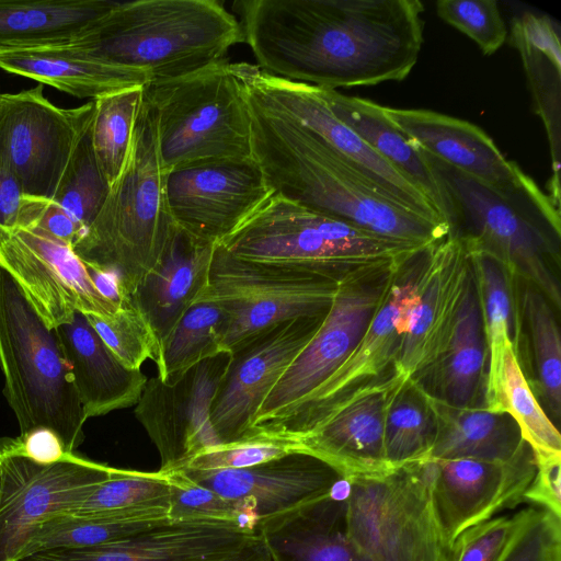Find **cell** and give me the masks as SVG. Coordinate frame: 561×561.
<instances>
[{"mask_svg":"<svg viewBox=\"0 0 561 561\" xmlns=\"http://www.w3.org/2000/svg\"><path fill=\"white\" fill-rule=\"evenodd\" d=\"M233 8L262 71L321 89L401 81L422 49L419 0H239Z\"/></svg>","mask_w":561,"mask_h":561,"instance_id":"1","label":"cell"},{"mask_svg":"<svg viewBox=\"0 0 561 561\" xmlns=\"http://www.w3.org/2000/svg\"><path fill=\"white\" fill-rule=\"evenodd\" d=\"M248 96V95H247ZM252 156L274 194L383 238L428 247L450 232L394 201L329 145L248 96Z\"/></svg>","mask_w":561,"mask_h":561,"instance_id":"2","label":"cell"},{"mask_svg":"<svg viewBox=\"0 0 561 561\" xmlns=\"http://www.w3.org/2000/svg\"><path fill=\"white\" fill-rule=\"evenodd\" d=\"M423 153L442 190L449 233L497 259L560 310V207L525 173L496 188Z\"/></svg>","mask_w":561,"mask_h":561,"instance_id":"3","label":"cell"},{"mask_svg":"<svg viewBox=\"0 0 561 561\" xmlns=\"http://www.w3.org/2000/svg\"><path fill=\"white\" fill-rule=\"evenodd\" d=\"M239 43L241 23L217 0H136L118 2L68 44L154 81L218 62Z\"/></svg>","mask_w":561,"mask_h":561,"instance_id":"4","label":"cell"},{"mask_svg":"<svg viewBox=\"0 0 561 561\" xmlns=\"http://www.w3.org/2000/svg\"><path fill=\"white\" fill-rule=\"evenodd\" d=\"M172 226L154 118L144 92L124 169L72 249L88 265L114 275L119 296L133 295L157 265Z\"/></svg>","mask_w":561,"mask_h":561,"instance_id":"5","label":"cell"},{"mask_svg":"<svg viewBox=\"0 0 561 561\" xmlns=\"http://www.w3.org/2000/svg\"><path fill=\"white\" fill-rule=\"evenodd\" d=\"M0 366L21 434L49 428L73 454L87 420L57 330L0 264Z\"/></svg>","mask_w":561,"mask_h":561,"instance_id":"6","label":"cell"},{"mask_svg":"<svg viewBox=\"0 0 561 561\" xmlns=\"http://www.w3.org/2000/svg\"><path fill=\"white\" fill-rule=\"evenodd\" d=\"M218 244L245 261L336 279L358 267L405 260L424 249L371 233L277 194Z\"/></svg>","mask_w":561,"mask_h":561,"instance_id":"7","label":"cell"},{"mask_svg":"<svg viewBox=\"0 0 561 561\" xmlns=\"http://www.w3.org/2000/svg\"><path fill=\"white\" fill-rule=\"evenodd\" d=\"M145 99L153 114L164 171L198 160L253 157L250 104L227 59L150 81Z\"/></svg>","mask_w":561,"mask_h":561,"instance_id":"8","label":"cell"},{"mask_svg":"<svg viewBox=\"0 0 561 561\" xmlns=\"http://www.w3.org/2000/svg\"><path fill=\"white\" fill-rule=\"evenodd\" d=\"M434 461L346 479V529L358 561H453L432 494Z\"/></svg>","mask_w":561,"mask_h":561,"instance_id":"9","label":"cell"},{"mask_svg":"<svg viewBox=\"0 0 561 561\" xmlns=\"http://www.w3.org/2000/svg\"><path fill=\"white\" fill-rule=\"evenodd\" d=\"M340 279L245 261L216 244L208 284L199 299L215 301L225 312L220 348L232 353L283 322L327 314Z\"/></svg>","mask_w":561,"mask_h":561,"instance_id":"10","label":"cell"},{"mask_svg":"<svg viewBox=\"0 0 561 561\" xmlns=\"http://www.w3.org/2000/svg\"><path fill=\"white\" fill-rule=\"evenodd\" d=\"M405 260L358 267L342 276L323 322L260 405L249 435H270L340 368Z\"/></svg>","mask_w":561,"mask_h":561,"instance_id":"11","label":"cell"},{"mask_svg":"<svg viewBox=\"0 0 561 561\" xmlns=\"http://www.w3.org/2000/svg\"><path fill=\"white\" fill-rule=\"evenodd\" d=\"M431 245L415 252L398 267L382 302L351 355L268 436L298 440L356 389L393 370Z\"/></svg>","mask_w":561,"mask_h":561,"instance_id":"12","label":"cell"},{"mask_svg":"<svg viewBox=\"0 0 561 561\" xmlns=\"http://www.w3.org/2000/svg\"><path fill=\"white\" fill-rule=\"evenodd\" d=\"M94 102L75 108L50 103L43 84L0 94V156L27 196L53 199L70 156L91 124Z\"/></svg>","mask_w":561,"mask_h":561,"instance_id":"13","label":"cell"},{"mask_svg":"<svg viewBox=\"0 0 561 561\" xmlns=\"http://www.w3.org/2000/svg\"><path fill=\"white\" fill-rule=\"evenodd\" d=\"M232 67L249 98L311 131L398 203L447 224L422 192L333 114L320 88L271 76L248 62Z\"/></svg>","mask_w":561,"mask_h":561,"instance_id":"14","label":"cell"},{"mask_svg":"<svg viewBox=\"0 0 561 561\" xmlns=\"http://www.w3.org/2000/svg\"><path fill=\"white\" fill-rule=\"evenodd\" d=\"M164 194L172 221L203 241L218 244L273 195L251 158L198 160L164 171Z\"/></svg>","mask_w":561,"mask_h":561,"instance_id":"15","label":"cell"},{"mask_svg":"<svg viewBox=\"0 0 561 561\" xmlns=\"http://www.w3.org/2000/svg\"><path fill=\"white\" fill-rule=\"evenodd\" d=\"M0 264L51 329L68 322L75 312L111 317L118 309L119 302L96 288L89 265L72 245L35 225L0 237Z\"/></svg>","mask_w":561,"mask_h":561,"instance_id":"16","label":"cell"},{"mask_svg":"<svg viewBox=\"0 0 561 561\" xmlns=\"http://www.w3.org/2000/svg\"><path fill=\"white\" fill-rule=\"evenodd\" d=\"M113 470L77 454L39 465L23 457L0 459V561L19 559L47 520L66 514Z\"/></svg>","mask_w":561,"mask_h":561,"instance_id":"17","label":"cell"},{"mask_svg":"<svg viewBox=\"0 0 561 561\" xmlns=\"http://www.w3.org/2000/svg\"><path fill=\"white\" fill-rule=\"evenodd\" d=\"M181 471L233 503L260 535L331 494L344 480L329 463L304 451L242 469Z\"/></svg>","mask_w":561,"mask_h":561,"instance_id":"18","label":"cell"},{"mask_svg":"<svg viewBox=\"0 0 561 561\" xmlns=\"http://www.w3.org/2000/svg\"><path fill=\"white\" fill-rule=\"evenodd\" d=\"M230 359L231 353L222 351L173 382L158 376L147 380L135 416L159 453V470H175L197 453L220 444L210 411Z\"/></svg>","mask_w":561,"mask_h":561,"instance_id":"19","label":"cell"},{"mask_svg":"<svg viewBox=\"0 0 561 561\" xmlns=\"http://www.w3.org/2000/svg\"><path fill=\"white\" fill-rule=\"evenodd\" d=\"M325 316L288 320L231 353L210 411L211 426L220 444L250 434L260 405Z\"/></svg>","mask_w":561,"mask_h":561,"instance_id":"20","label":"cell"},{"mask_svg":"<svg viewBox=\"0 0 561 561\" xmlns=\"http://www.w3.org/2000/svg\"><path fill=\"white\" fill-rule=\"evenodd\" d=\"M433 461V501L453 545L468 528L524 503V494L537 470L535 453L526 442L507 461L471 458Z\"/></svg>","mask_w":561,"mask_h":561,"instance_id":"21","label":"cell"},{"mask_svg":"<svg viewBox=\"0 0 561 561\" xmlns=\"http://www.w3.org/2000/svg\"><path fill=\"white\" fill-rule=\"evenodd\" d=\"M471 277L469 255L460 238L449 233L428 248L393 366L398 375L413 379L439 356L451 336Z\"/></svg>","mask_w":561,"mask_h":561,"instance_id":"22","label":"cell"},{"mask_svg":"<svg viewBox=\"0 0 561 561\" xmlns=\"http://www.w3.org/2000/svg\"><path fill=\"white\" fill-rule=\"evenodd\" d=\"M408 378L394 369L339 403L298 442L302 450L337 470L344 479L386 472L383 426L396 391Z\"/></svg>","mask_w":561,"mask_h":561,"instance_id":"23","label":"cell"},{"mask_svg":"<svg viewBox=\"0 0 561 561\" xmlns=\"http://www.w3.org/2000/svg\"><path fill=\"white\" fill-rule=\"evenodd\" d=\"M259 535L232 522L174 520L108 543L43 550L15 561H215Z\"/></svg>","mask_w":561,"mask_h":561,"instance_id":"24","label":"cell"},{"mask_svg":"<svg viewBox=\"0 0 561 561\" xmlns=\"http://www.w3.org/2000/svg\"><path fill=\"white\" fill-rule=\"evenodd\" d=\"M383 110L415 147L472 179L506 188L524 173L505 159L481 128L469 122L428 110Z\"/></svg>","mask_w":561,"mask_h":561,"instance_id":"25","label":"cell"},{"mask_svg":"<svg viewBox=\"0 0 561 561\" xmlns=\"http://www.w3.org/2000/svg\"><path fill=\"white\" fill-rule=\"evenodd\" d=\"M215 247L173 222L157 265L130 295L148 320L159 345L204 294Z\"/></svg>","mask_w":561,"mask_h":561,"instance_id":"26","label":"cell"},{"mask_svg":"<svg viewBox=\"0 0 561 561\" xmlns=\"http://www.w3.org/2000/svg\"><path fill=\"white\" fill-rule=\"evenodd\" d=\"M56 330L87 419L137 404L147 376L124 366L84 313L75 312Z\"/></svg>","mask_w":561,"mask_h":561,"instance_id":"27","label":"cell"},{"mask_svg":"<svg viewBox=\"0 0 561 561\" xmlns=\"http://www.w3.org/2000/svg\"><path fill=\"white\" fill-rule=\"evenodd\" d=\"M486 364L483 321L472 276L447 345L411 380L425 394L447 404L483 407Z\"/></svg>","mask_w":561,"mask_h":561,"instance_id":"28","label":"cell"},{"mask_svg":"<svg viewBox=\"0 0 561 561\" xmlns=\"http://www.w3.org/2000/svg\"><path fill=\"white\" fill-rule=\"evenodd\" d=\"M0 68L92 101L151 81L140 70L94 59L68 43L0 50Z\"/></svg>","mask_w":561,"mask_h":561,"instance_id":"29","label":"cell"},{"mask_svg":"<svg viewBox=\"0 0 561 561\" xmlns=\"http://www.w3.org/2000/svg\"><path fill=\"white\" fill-rule=\"evenodd\" d=\"M320 92L333 114L422 192L445 219L442 190L425 154L386 115L383 106L336 90L320 88Z\"/></svg>","mask_w":561,"mask_h":561,"instance_id":"30","label":"cell"},{"mask_svg":"<svg viewBox=\"0 0 561 561\" xmlns=\"http://www.w3.org/2000/svg\"><path fill=\"white\" fill-rule=\"evenodd\" d=\"M425 396L435 420L430 458L507 461L525 443L519 426L507 413L455 407Z\"/></svg>","mask_w":561,"mask_h":561,"instance_id":"31","label":"cell"},{"mask_svg":"<svg viewBox=\"0 0 561 561\" xmlns=\"http://www.w3.org/2000/svg\"><path fill=\"white\" fill-rule=\"evenodd\" d=\"M346 479L331 494L261 535L275 561H358L346 529Z\"/></svg>","mask_w":561,"mask_h":561,"instance_id":"32","label":"cell"},{"mask_svg":"<svg viewBox=\"0 0 561 561\" xmlns=\"http://www.w3.org/2000/svg\"><path fill=\"white\" fill-rule=\"evenodd\" d=\"M511 42L518 49L538 115L546 124L551 148L553 176L549 195L560 199V70L559 33L547 16L524 13L512 24Z\"/></svg>","mask_w":561,"mask_h":561,"instance_id":"33","label":"cell"},{"mask_svg":"<svg viewBox=\"0 0 561 561\" xmlns=\"http://www.w3.org/2000/svg\"><path fill=\"white\" fill-rule=\"evenodd\" d=\"M117 3L111 0H0V50L69 43Z\"/></svg>","mask_w":561,"mask_h":561,"instance_id":"34","label":"cell"},{"mask_svg":"<svg viewBox=\"0 0 561 561\" xmlns=\"http://www.w3.org/2000/svg\"><path fill=\"white\" fill-rule=\"evenodd\" d=\"M483 408L511 415L536 456L561 455L559 430L531 389L511 341L488 360Z\"/></svg>","mask_w":561,"mask_h":561,"instance_id":"35","label":"cell"},{"mask_svg":"<svg viewBox=\"0 0 561 561\" xmlns=\"http://www.w3.org/2000/svg\"><path fill=\"white\" fill-rule=\"evenodd\" d=\"M171 522L174 520L171 518L169 506L147 507L103 516L61 514L47 520L36 530L21 557L49 549L104 545L136 536Z\"/></svg>","mask_w":561,"mask_h":561,"instance_id":"36","label":"cell"},{"mask_svg":"<svg viewBox=\"0 0 561 561\" xmlns=\"http://www.w3.org/2000/svg\"><path fill=\"white\" fill-rule=\"evenodd\" d=\"M520 325L526 328L533 358L534 381L539 402L548 416L559 421L561 414V337L552 304L535 286L519 280Z\"/></svg>","mask_w":561,"mask_h":561,"instance_id":"37","label":"cell"},{"mask_svg":"<svg viewBox=\"0 0 561 561\" xmlns=\"http://www.w3.org/2000/svg\"><path fill=\"white\" fill-rule=\"evenodd\" d=\"M482 314L488 360L506 342L515 350L520 335V316L517 301V279L494 256L467 249Z\"/></svg>","mask_w":561,"mask_h":561,"instance_id":"38","label":"cell"},{"mask_svg":"<svg viewBox=\"0 0 561 561\" xmlns=\"http://www.w3.org/2000/svg\"><path fill=\"white\" fill-rule=\"evenodd\" d=\"M225 320V312L213 300L199 299L192 305L160 345L157 376L173 382L199 362L222 352Z\"/></svg>","mask_w":561,"mask_h":561,"instance_id":"39","label":"cell"},{"mask_svg":"<svg viewBox=\"0 0 561 561\" xmlns=\"http://www.w3.org/2000/svg\"><path fill=\"white\" fill-rule=\"evenodd\" d=\"M435 438V420L425 393L407 379L389 402L383 449L390 467L430 458Z\"/></svg>","mask_w":561,"mask_h":561,"instance_id":"40","label":"cell"},{"mask_svg":"<svg viewBox=\"0 0 561 561\" xmlns=\"http://www.w3.org/2000/svg\"><path fill=\"white\" fill-rule=\"evenodd\" d=\"M145 85L126 88L93 100L92 146L110 185L117 180L126 163Z\"/></svg>","mask_w":561,"mask_h":561,"instance_id":"41","label":"cell"},{"mask_svg":"<svg viewBox=\"0 0 561 561\" xmlns=\"http://www.w3.org/2000/svg\"><path fill=\"white\" fill-rule=\"evenodd\" d=\"M154 506L170 507V484L165 472L113 468L107 479L93 486L66 514L103 516Z\"/></svg>","mask_w":561,"mask_h":561,"instance_id":"42","label":"cell"},{"mask_svg":"<svg viewBox=\"0 0 561 561\" xmlns=\"http://www.w3.org/2000/svg\"><path fill=\"white\" fill-rule=\"evenodd\" d=\"M91 125L81 134L51 199L80 225L82 232L100 213L111 188L93 150Z\"/></svg>","mask_w":561,"mask_h":561,"instance_id":"43","label":"cell"},{"mask_svg":"<svg viewBox=\"0 0 561 561\" xmlns=\"http://www.w3.org/2000/svg\"><path fill=\"white\" fill-rule=\"evenodd\" d=\"M85 316L101 340L127 368L140 369L145 360H158V339L130 295L119 296L118 309L111 317Z\"/></svg>","mask_w":561,"mask_h":561,"instance_id":"44","label":"cell"},{"mask_svg":"<svg viewBox=\"0 0 561 561\" xmlns=\"http://www.w3.org/2000/svg\"><path fill=\"white\" fill-rule=\"evenodd\" d=\"M296 451H304L298 440L254 433L206 448L191 457L175 470L242 469Z\"/></svg>","mask_w":561,"mask_h":561,"instance_id":"45","label":"cell"},{"mask_svg":"<svg viewBox=\"0 0 561 561\" xmlns=\"http://www.w3.org/2000/svg\"><path fill=\"white\" fill-rule=\"evenodd\" d=\"M437 15L492 55L506 41L507 27L495 0H438Z\"/></svg>","mask_w":561,"mask_h":561,"instance_id":"46","label":"cell"},{"mask_svg":"<svg viewBox=\"0 0 561 561\" xmlns=\"http://www.w3.org/2000/svg\"><path fill=\"white\" fill-rule=\"evenodd\" d=\"M163 472L167 473L170 484V515L173 520H226L254 530L230 501L193 481L181 470Z\"/></svg>","mask_w":561,"mask_h":561,"instance_id":"47","label":"cell"},{"mask_svg":"<svg viewBox=\"0 0 561 561\" xmlns=\"http://www.w3.org/2000/svg\"><path fill=\"white\" fill-rule=\"evenodd\" d=\"M499 561H561V516L534 506L524 508Z\"/></svg>","mask_w":561,"mask_h":561,"instance_id":"48","label":"cell"},{"mask_svg":"<svg viewBox=\"0 0 561 561\" xmlns=\"http://www.w3.org/2000/svg\"><path fill=\"white\" fill-rule=\"evenodd\" d=\"M523 510L468 528L454 543L453 561H499L516 531Z\"/></svg>","mask_w":561,"mask_h":561,"instance_id":"49","label":"cell"},{"mask_svg":"<svg viewBox=\"0 0 561 561\" xmlns=\"http://www.w3.org/2000/svg\"><path fill=\"white\" fill-rule=\"evenodd\" d=\"M60 437L49 428H35L14 438L0 439V459L23 457L39 465H50L72 458Z\"/></svg>","mask_w":561,"mask_h":561,"instance_id":"50","label":"cell"},{"mask_svg":"<svg viewBox=\"0 0 561 561\" xmlns=\"http://www.w3.org/2000/svg\"><path fill=\"white\" fill-rule=\"evenodd\" d=\"M536 456V455H535ZM536 474L524 494V503L561 516V455L536 456Z\"/></svg>","mask_w":561,"mask_h":561,"instance_id":"51","label":"cell"},{"mask_svg":"<svg viewBox=\"0 0 561 561\" xmlns=\"http://www.w3.org/2000/svg\"><path fill=\"white\" fill-rule=\"evenodd\" d=\"M25 197L21 182L0 156V237L20 226Z\"/></svg>","mask_w":561,"mask_h":561,"instance_id":"52","label":"cell"},{"mask_svg":"<svg viewBox=\"0 0 561 561\" xmlns=\"http://www.w3.org/2000/svg\"><path fill=\"white\" fill-rule=\"evenodd\" d=\"M215 561H272L264 538L259 535L242 547Z\"/></svg>","mask_w":561,"mask_h":561,"instance_id":"53","label":"cell"},{"mask_svg":"<svg viewBox=\"0 0 561 561\" xmlns=\"http://www.w3.org/2000/svg\"><path fill=\"white\" fill-rule=\"evenodd\" d=\"M271 558H272V556H271ZM272 561H275V560L272 558Z\"/></svg>","mask_w":561,"mask_h":561,"instance_id":"54","label":"cell"}]
</instances>
